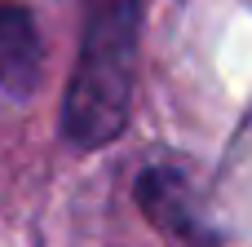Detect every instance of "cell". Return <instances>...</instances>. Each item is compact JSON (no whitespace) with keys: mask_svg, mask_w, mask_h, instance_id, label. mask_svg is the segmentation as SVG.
Masks as SVG:
<instances>
[{"mask_svg":"<svg viewBox=\"0 0 252 247\" xmlns=\"http://www.w3.org/2000/svg\"><path fill=\"white\" fill-rule=\"evenodd\" d=\"M142 0H84L75 75L62 93V133L80 150L111 146L133 106Z\"/></svg>","mask_w":252,"mask_h":247,"instance_id":"cell-1","label":"cell"},{"mask_svg":"<svg viewBox=\"0 0 252 247\" xmlns=\"http://www.w3.org/2000/svg\"><path fill=\"white\" fill-rule=\"evenodd\" d=\"M40 31L22 4H0V93L31 97L40 80Z\"/></svg>","mask_w":252,"mask_h":247,"instance_id":"cell-3","label":"cell"},{"mask_svg":"<svg viewBox=\"0 0 252 247\" xmlns=\"http://www.w3.org/2000/svg\"><path fill=\"white\" fill-rule=\"evenodd\" d=\"M137 203L146 208V217L164 230V234H177V239H204L199 230V212L190 203V177L182 168H146L137 177Z\"/></svg>","mask_w":252,"mask_h":247,"instance_id":"cell-2","label":"cell"}]
</instances>
